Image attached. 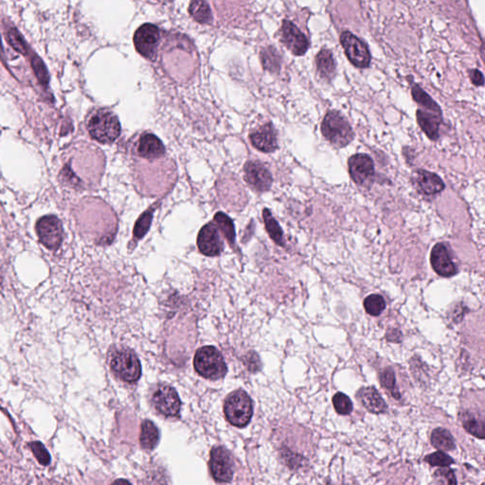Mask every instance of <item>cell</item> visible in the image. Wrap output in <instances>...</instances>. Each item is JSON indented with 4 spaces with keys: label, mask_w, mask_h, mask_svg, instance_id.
Listing matches in <instances>:
<instances>
[{
    "label": "cell",
    "mask_w": 485,
    "mask_h": 485,
    "mask_svg": "<svg viewBox=\"0 0 485 485\" xmlns=\"http://www.w3.org/2000/svg\"><path fill=\"white\" fill-rule=\"evenodd\" d=\"M30 449H32V453L34 454L35 458L39 462L42 466H48L50 463V455L47 449H46L44 444L40 443V442H34V443L30 444Z\"/></svg>",
    "instance_id": "cell-36"
},
{
    "label": "cell",
    "mask_w": 485,
    "mask_h": 485,
    "mask_svg": "<svg viewBox=\"0 0 485 485\" xmlns=\"http://www.w3.org/2000/svg\"><path fill=\"white\" fill-rule=\"evenodd\" d=\"M226 418L232 426L244 428L250 422L253 415V404L248 393L236 390L225 401Z\"/></svg>",
    "instance_id": "cell-4"
},
{
    "label": "cell",
    "mask_w": 485,
    "mask_h": 485,
    "mask_svg": "<svg viewBox=\"0 0 485 485\" xmlns=\"http://www.w3.org/2000/svg\"><path fill=\"white\" fill-rule=\"evenodd\" d=\"M197 246L205 255L215 256L222 253L223 241L217 225L210 223L201 228L197 237Z\"/></svg>",
    "instance_id": "cell-15"
},
{
    "label": "cell",
    "mask_w": 485,
    "mask_h": 485,
    "mask_svg": "<svg viewBox=\"0 0 485 485\" xmlns=\"http://www.w3.org/2000/svg\"><path fill=\"white\" fill-rule=\"evenodd\" d=\"M366 312L373 317L380 316L386 308L385 299L377 294L368 296L363 303Z\"/></svg>",
    "instance_id": "cell-30"
},
{
    "label": "cell",
    "mask_w": 485,
    "mask_h": 485,
    "mask_svg": "<svg viewBox=\"0 0 485 485\" xmlns=\"http://www.w3.org/2000/svg\"><path fill=\"white\" fill-rule=\"evenodd\" d=\"M430 263L434 271L442 277H451L457 273L455 264L444 244L439 243L434 246L431 250Z\"/></svg>",
    "instance_id": "cell-16"
},
{
    "label": "cell",
    "mask_w": 485,
    "mask_h": 485,
    "mask_svg": "<svg viewBox=\"0 0 485 485\" xmlns=\"http://www.w3.org/2000/svg\"><path fill=\"white\" fill-rule=\"evenodd\" d=\"M411 183L419 194L428 197L440 194L446 188L443 179L438 175L423 169L413 172Z\"/></svg>",
    "instance_id": "cell-13"
},
{
    "label": "cell",
    "mask_w": 485,
    "mask_h": 485,
    "mask_svg": "<svg viewBox=\"0 0 485 485\" xmlns=\"http://www.w3.org/2000/svg\"><path fill=\"white\" fill-rule=\"evenodd\" d=\"M189 12L195 21L201 23V24H210L212 22V12H210V6L207 2H192L190 4Z\"/></svg>",
    "instance_id": "cell-27"
},
{
    "label": "cell",
    "mask_w": 485,
    "mask_h": 485,
    "mask_svg": "<svg viewBox=\"0 0 485 485\" xmlns=\"http://www.w3.org/2000/svg\"><path fill=\"white\" fill-rule=\"evenodd\" d=\"M431 444L440 451H452L456 448L453 436L448 429L438 428L434 429L430 436Z\"/></svg>",
    "instance_id": "cell-22"
},
{
    "label": "cell",
    "mask_w": 485,
    "mask_h": 485,
    "mask_svg": "<svg viewBox=\"0 0 485 485\" xmlns=\"http://www.w3.org/2000/svg\"><path fill=\"white\" fill-rule=\"evenodd\" d=\"M281 41L296 57H303L310 47L306 35L290 20H284L281 29Z\"/></svg>",
    "instance_id": "cell-11"
},
{
    "label": "cell",
    "mask_w": 485,
    "mask_h": 485,
    "mask_svg": "<svg viewBox=\"0 0 485 485\" xmlns=\"http://www.w3.org/2000/svg\"><path fill=\"white\" fill-rule=\"evenodd\" d=\"M250 363L251 364L248 366V368H250V370L251 372H256V370H258L260 369V360H259V357H257V355L256 354H251L250 355Z\"/></svg>",
    "instance_id": "cell-40"
},
{
    "label": "cell",
    "mask_w": 485,
    "mask_h": 485,
    "mask_svg": "<svg viewBox=\"0 0 485 485\" xmlns=\"http://www.w3.org/2000/svg\"><path fill=\"white\" fill-rule=\"evenodd\" d=\"M153 403L156 410L167 417L179 415L181 403L177 390L170 386H161L153 395Z\"/></svg>",
    "instance_id": "cell-12"
},
{
    "label": "cell",
    "mask_w": 485,
    "mask_h": 485,
    "mask_svg": "<svg viewBox=\"0 0 485 485\" xmlns=\"http://www.w3.org/2000/svg\"><path fill=\"white\" fill-rule=\"evenodd\" d=\"M37 232L40 242L49 250H57L62 243V224L55 215L40 218L37 222Z\"/></svg>",
    "instance_id": "cell-8"
},
{
    "label": "cell",
    "mask_w": 485,
    "mask_h": 485,
    "mask_svg": "<svg viewBox=\"0 0 485 485\" xmlns=\"http://www.w3.org/2000/svg\"><path fill=\"white\" fill-rule=\"evenodd\" d=\"M159 441V433L157 426L151 421H143L141 424V436H139L142 448L152 451L156 448Z\"/></svg>",
    "instance_id": "cell-23"
},
{
    "label": "cell",
    "mask_w": 485,
    "mask_h": 485,
    "mask_svg": "<svg viewBox=\"0 0 485 485\" xmlns=\"http://www.w3.org/2000/svg\"><path fill=\"white\" fill-rule=\"evenodd\" d=\"M348 171L353 181L359 186H366L372 182L375 175V162L367 154L353 155L348 159Z\"/></svg>",
    "instance_id": "cell-9"
},
{
    "label": "cell",
    "mask_w": 485,
    "mask_h": 485,
    "mask_svg": "<svg viewBox=\"0 0 485 485\" xmlns=\"http://www.w3.org/2000/svg\"><path fill=\"white\" fill-rule=\"evenodd\" d=\"M340 44L353 66L357 68H370L372 55L368 45L359 37L349 30H344L340 34Z\"/></svg>",
    "instance_id": "cell-6"
},
{
    "label": "cell",
    "mask_w": 485,
    "mask_h": 485,
    "mask_svg": "<svg viewBox=\"0 0 485 485\" xmlns=\"http://www.w3.org/2000/svg\"><path fill=\"white\" fill-rule=\"evenodd\" d=\"M433 485H457L454 472L449 468H440L434 472Z\"/></svg>",
    "instance_id": "cell-33"
},
{
    "label": "cell",
    "mask_w": 485,
    "mask_h": 485,
    "mask_svg": "<svg viewBox=\"0 0 485 485\" xmlns=\"http://www.w3.org/2000/svg\"><path fill=\"white\" fill-rule=\"evenodd\" d=\"M317 72L326 82H331L336 75L337 63L331 50L324 48L316 55Z\"/></svg>",
    "instance_id": "cell-21"
},
{
    "label": "cell",
    "mask_w": 485,
    "mask_h": 485,
    "mask_svg": "<svg viewBox=\"0 0 485 485\" xmlns=\"http://www.w3.org/2000/svg\"><path fill=\"white\" fill-rule=\"evenodd\" d=\"M246 181L258 192H266L271 188L273 179L265 165L259 161H248L245 165Z\"/></svg>",
    "instance_id": "cell-14"
},
{
    "label": "cell",
    "mask_w": 485,
    "mask_h": 485,
    "mask_svg": "<svg viewBox=\"0 0 485 485\" xmlns=\"http://www.w3.org/2000/svg\"><path fill=\"white\" fill-rule=\"evenodd\" d=\"M333 405L340 415H349L354 408L351 399L344 393H337L334 395Z\"/></svg>",
    "instance_id": "cell-31"
},
{
    "label": "cell",
    "mask_w": 485,
    "mask_h": 485,
    "mask_svg": "<svg viewBox=\"0 0 485 485\" xmlns=\"http://www.w3.org/2000/svg\"><path fill=\"white\" fill-rule=\"evenodd\" d=\"M110 367L121 379L136 382L141 377V363L137 355L128 349L117 350L110 357Z\"/></svg>",
    "instance_id": "cell-5"
},
{
    "label": "cell",
    "mask_w": 485,
    "mask_h": 485,
    "mask_svg": "<svg viewBox=\"0 0 485 485\" xmlns=\"http://www.w3.org/2000/svg\"><path fill=\"white\" fill-rule=\"evenodd\" d=\"M152 219H153V210H147L139 217L134 228V235L137 238H142L146 235L150 224H151Z\"/></svg>",
    "instance_id": "cell-35"
},
{
    "label": "cell",
    "mask_w": 485,
    "mask_h": 485,
    "mask_svg": "<svg viewBox=\"0 0 485 485\" xmlns=\"http://www.w3.org/2000/svg\"><path fill=\"white\" fill-rule=\"evenodd\" d=\"M357 399L362 404L363 407L373 415H381L388 410L387 404L381 397L377 388L367 387L360 388L357 395Z\"/></svg>",
    "instance_id": "cell-19"
},
{
    "label": "cell",
    "mask_w": 485,
    "mask_h": 485,
    "mask_svg": "<svg viewBox=\"0 0 485 485\" xmlns=\"http://www.w3.org/2000/svg\"><path fill=\"white\" fill-rule=\"evenodd\" d=\"M250 141L256 149L265 153H273L278 149L277 132L273 124L268 123L250 134Z\"/></svg>",
    "instance_id": "cell-17"
},
{
    "label": "cell",
    "mask_w": 485,
    "mask_h": 485,
    "mask_svg": "<svg viewBox=\"0 0 485 485\" xmlns=\"http://www.w3.org/2000/svg\"><path fill=\"white\" fill-rule=\"evenodd\" d=\"M462 423L464 429L477 438L484 440L485 438L484 421L482 418L477 417L471 411H466L462 415Z\"/></svg>",
    "instance_id": "cell-24"
},
{
    "label": "cell",
    "mask_w": 485,
    "mask_h": 485,
    "mask_svg": "<svg viewBox=\"0 0 485 485\" xmlns=\"http://www.w3.org/2000/svg\"><path fill=\"white\" fill-rule=\"evenodd\" d=\"M261 63L265 70L270 72H279L281 68V57L273 47H268L261 52Z\"/></svg>",
    "instance_id": "cell-28"
},
{
    "label": "cell",
    "mask_w": 485,
    "mask_h": 485,
    "mask_svg": "<svg viewBox=\"0 0 485 485\" xmlns=\"http://www.w3.org/2000/svg\"><path fill=\"white\" fill-rule=\"evenodd\" d=\"M380 382L383 388H387L392 393L393 397L399 399L400 395L396 388L395 373L390 368H387L380 373Z\"/></svg>",
    "instance_id": "cell-32"
},
{
    "label": "cell",
    "mask_w": 485,
    "mask_h": 485,
    "mask_svg": "<svg viewBox=\"0 0 485 485\" xmlns=\"http://www.w3.org/2000/svg\"><path fill=\"white\" fill-rule=\"evenodd\" d=\"M91 137L101 143H111L121 134V123L115 114L99 110L91 117L88 124Z\"/></svg>",
    "instance_id": "cell-3"
},
{
    "label": "cell",
    "mask_w": 485,
    "mask_h": 485,
    "mask_svg": "<svg viewBox=\"0 0 485 485\" xmlns=\"http://www.w3.org/2000/svg\"><path fill=\"white\" fill-rule=\"evenodd\" d=\"M138 152L144 159H155L164 156L165 147L161 139L153 134H146L139 139Z\"/></svg>",
    "instance_id": "cell-20"
},
{
    "label": "cell",
    "mask_w": 485,
    "mask_h": 485,
    "mask_svg": "<svg viewBox=\"0 0 485 485\" xmlns=\"http://www.w3.org/2000/svg\"><path fill=\"white\" fill-rule=\"evenodd\" d=\"M8 35H9L10 43H11L12 47H14L15 50H19V52L21 53H26V44H25L24 40L22 39L21 35L17 32V30L12 29L9 30V34Z\"/></svg>",
    "instance_id": "cell-37"
},
{
    "label": "cell",
    "mask_w": 485,
    "mask_h": 485,
    "mask_svg": "<svg viewBox=\"0 0 485 485\" xmlns=\"http://www.w3.org/2000/svg\"><path fill=\"white\" fill-rule=\"evenodd\" d=\"M469 77L475 86H484V77L481 70H477V68L469 70Z\"/></svg>",
    "instance_id": "cell-39"
},
{
    "label": "cell",
    "mask_w": 485,
    "mask_h": 485,
    "mask_svg": "<svg viewBox=\"0 0 485 485\" xmlns=\"http://www.w3.org/2000/svg\"><path fill=\"white\" fill-rule=\"evenodd\" d=\"M418 126L430 141H436L440 138V126L443 123V114L418 109L416 111Z\"/></svg>",
    "instance_id": "cell-18"
},
{
    "label": "cell",
    "mask_w": 485,
    "mask_h": 485,
    "mask_svg": "<svg viewBox=\"0 0 485 485\" xmlns=\"http://www.w3.org/2000/svg\"><path fill=\"white\" fill-rule=\"evenodd\" d=\"M111 485H132L130 482H127L126 479H117V481L114 482Z\"/></svg>",
    "instance_id": "cell-41"
},
{
    "label": "cell",
    "mask_w": 485,
    "mask_h": 485,
    "mask_svg": "<svg viewBox=\"0 0 485 485\" xmlns=\"http://www.w3.org/2000/svg\"><path fill=\"white\" fill-rule=\"evenodd\" d=\"M159 42V30L153 24L147 23V24L142 25L135 32V47L139 55L147 59H154Z\"/></svg>",
    "instance_id": "cell-10"
},
{
    "label": "cell",
    "mask_w": 485,
    "mask_h": 485,
    "mask_svg": "<svg viewBox=\"0 0 485 485\" xmlns=\"http://www.w3.org/2000/svg\"><path fill=\"white\" fill-rule=\"evenodd\" d=\"M32 66H34V71L35 73H37L38 79H39L43 83H48V73L42 61L40 60L39 58H34V61H32Z\"/></svg>",
    "instance_id": "cell-38"
},
{
    "label": "cell",
    "mask_w": 485,
    "mask_h": 485,
    "mask_svg": "<svg viewBox=\"0 0 485 485\" xmlns=\"http://www.w3.org/2000/svg\"><path fill=\"white\" fill-rule=\"evenodd\" d=\"M210 469L213 479L217 482H230L235 472L232 454L224 448H212L210 452Z\"/></svg>",
    "instance_id": "cell-7"
},
{
    "label": "cell",
    "mask_w": 485,
    "mask_h": 485,
    "mask_svg": "<svg viewBox=\"0 0 485 485\" xmlns=\"http://www.w3.org/2000/svg\"><path fill=\"white\" fill-rule=\"evenodd\" d=\"M411 96H413V101L415 103L425 108L426 110L442 114L440 106L420 86L415 85L411 88Z\"/></svg>",
    "instance_id": "cell-25"
},
{
    "label": "cell",
    "mask_w": 485,
    "mask_h": 485,
    "mask_svg": "<svg viewBox=\"0 0 485 485\" xmlns=\"http://www.w3.org/2000/svg\"><path fill=\"white\" fill-rule=\"evenodd\" d=\"M321 130L324 139L335 148H344L355 139L351 124L342 113L330 110L322 120Z\"/></svg>",
    "instance_id": "cell-1"
},
{
    "label": "cell",
    "mask_w": 485,
    "mask_h": 485,
    "mask_svg": "<svg viewBox=\"0 0 485 485\" xmlns=\"http://www.w3.org/2000/svg\"><path fill=\"white\" fill-rule=\"evenodd\" d=\"M195 369L208 379H220L227 373L224 357L217 348L205 346L197 350L194 360Z\"/></svg>",
    "instance_id": "cell-2"
},
{
    "label": "cell",
    "mask_w": 485,
    "mask_h": 485,
    "mask_svg": "<svg viewBox=\"0 0 485 485\" xmlns=\"http://www.w3.org/2000/svg\"><path fill=\"white\" fill-rule=\"evenodd\" d=\"M425 462L431 466L448 467L454 464V459L444 451L434 452L425 458Z\"/></svg>",
    "instance_id": "cell-34"
},
{
    "label": "cell",
    "mask_w": 485,
    "mask_h": 485,
    "mask_svg": "<svg viewBox=\"0 0 485 485\" xmlns=\"http://www.w3.org/2000/svg\"><path fill=\"white\" fill-rule=\"evenodd\" d=\"M215 222L217 223L215 225L217 226V228L224 233L230 245L235 246V230L232 220L228 215H226L225 213L218 212L215 215Z\"/></svg>",
    "instance_id": "cell-29"
},
{
    "label": "cell",
    "mask_w": 485,
    "mask_h": 485,
    "mask_svg": "<svg viewBox=\"0 0 485 485\" xmlns=\"http://www.w3.org/2000/svg\"><path fill=\"white\" fill-rule=\"evenodd\" d=\"M263 217L264 220H265L266 230H268L271 239L278 244V245L284 246L283 230H281L275 218L271 215L270 210L268 209L264 210Z\"/></svg>",
    "instance_id": "cell-26"
}]
</instances>
